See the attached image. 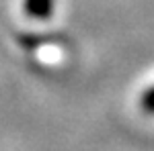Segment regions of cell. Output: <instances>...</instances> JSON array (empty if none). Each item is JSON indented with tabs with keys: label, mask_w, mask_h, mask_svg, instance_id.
<instances>
[{
	"label": "cell",
	"mask_w": 154,
	"mask_h": 151,
	"mask_svg": "<svg viewBox=\"0 0 154 151\" xmlns=\"http://www.w3.org/2000/svg\"><path fill=\"white\" fill-rule=\"evenodd\" d=\"M142 106L146 108V110L154 112V88L150 90V92H146V94H144V98H142Z\"/></svg>",
	"instance_id": "obj_2"
},
{
	"label": "cell",
	"mask_w": 154,
	"mask_h": 151,
	"mask_svg": "<svg viewBox=\"0 0 154 151\" xmlns=\"http://www.w3.org/2000/svg\"><path fill=\"white\" fill-rule=\"evenodd\" d=\"M25 10L29 12V16L48 19L54 10V0H25Z\"/></svg>",
	"instance_id": "obj_1"
}]
</instances>
